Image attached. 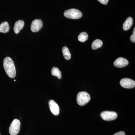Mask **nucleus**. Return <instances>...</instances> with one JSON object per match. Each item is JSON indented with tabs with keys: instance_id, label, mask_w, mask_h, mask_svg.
<instances>
[{
	"instance_id": "nucleus-1",
	"label": "nucleus",
	"mask_w": 135,
	"mask_h": 135,
	"mask_svg": "<svg viewBox=\"0 0 135 135\" xmlns=\"http://www.w3.org/2000/svg\"><path fill=\"white\" fill-rule=\"evenodd\" d=\"M3 65L5 72L8 76L11 79L15 78L16 71L15 64L12 59L9 57H5L3 60Z\"/></svg>"
},
{
	"instance_id": "nucleus-2",
	"label": "nucleus",
	"mask_w": 135,
	"mask_h": 135,
	"mask_svg": "<svg viewBox=\"0 0 135 135\" xmlns=\"http://www.w3.org/2000/svg\"><path fill=\"white\" fill-rule=\"evenodd\" d=\"M64 16L70 19H77L82 17V13L80 10L76 9H70L65 11Z\"/></svg>"
},
{
	"instance_id": "nucleus-3",
	"label": "nucleus",
	"mask_w": 135,
	"mask_h": 135,
	"mask_svg": "<svg viewBox=\"0 0 135 135\" xmlns=\"http://www.w3.org/2000/svg\"><path fill=\"white\" fill-rule=\"evenodd\" d=\"M90 99V96L88 93L86 92H80L77 94V103L81 106H83L88 103Z\"/></svg>"
},
{
	"instance_id": "nucleus-4",
	"label": "nucleus",
	"mask_w": 135,
	"mask_h": 135,
	"mask_svg": "<svg viewBox=\"0 0 135 135\" xmlns=\"http://www.w3.org/2000/svg\"><path fill=\"white\" fill-rule=\"evenodd\" d=\"M21 123L17 119H15L10 126L9 133L11 135H17L20 130Z\"/></svg>"
},
{
	"instance_id": "nucleus-5",
	"label": "nucleus",
	"mask_w": 135,
	"mask_h": 135,
	"mask_svg": "<svg viewBox=\"0 0 135 135\" xmlns=\"http://www.w3.org/2000/svg\"><path fill=\"white\" fill-rule=\"evenodd\" d=\"M100 116L104 120L111 121L116 119L118 117V114L115 112L107 111L102 112Z\"/></svg>"
},
{
	"instance_id": "nucleus-6",
	"label": "nucleus",
	"mask_w": 135,
	"mask_h": 135,
	"mask_svg": "<svg viewBox=\"0 0 135 135\" xmlns=\"http://www.w3.org/2000/svg\"><path fill=\"white\" fill-rule=\"evenodd\" d=\"M121 86L127 89H132L135 86V81L134 80L129 78H123L120 82Z\"/></svg>"
},
{
	"instance_id": "nucleus-7",
	"label": "nucleus",
	"mask_w": 135,
	"mask_h": 135,
	"mask_svg": "<svg viewBox=\"0 0 135 135\" xmlns=\"http://www.w3.org/2000/svg\"><path fill=\"white\" fill-rule=\"evenodd\" d=\"M43 26V23L41 20L35 19L32 22L31 29L33 32L39 31Z\"/></svg>"
},
{
	"instance_id": "nucleus-8",
	"label": "nucleus",
	"mask_w": 135,
	"mask_h": 135,
	"mask_svg": "<svg viewBox=\"0 0 135 135\" xmlns=\"http://www.w3.org/2000/svg\"><path fill=\"white\" fill-rule=\"evenodd\" d=\"M49 106L51 112L54 115L57 116L59 113V106L57 103L53 100H50L49 102Z\"/></svg>"
},
{
	"instance_id": "nucleus-9",
	"label": "nucleus",
	"mask_w": 135,
	"mask_h": 135,
	"mask_svg": "<svg viewBox=\"0 0 135 135\" xmlns=\"http://www.w3.org/2000/svg\"><path fill=\"white\" fill-rule=\"evenodd\" d=\"M128 60L123 57H119L114 62V65L116 67L121 68L127 66L128 65Z\"/></svg>"
},
{
	"instance_id": "nucleus-10",
	"label": "nucleus",
	"mask_w": 135,
	"mask_h": 135,
	"mask_svg": "<svg viewBox=\"0 0 135 135\" xmlns=\"http://www.w3.org/2000/svg\"><path fill=\"white\" fill-rule=\"evenodd\" d=\"M25 22L23 20H18L16 22L14 27V31L16 34H18L24 26Z\"/></svg>"
},
{
	"instance_id": "nucleus-11",
	"label": "nucleus",
	"mask_w": 135,
	"mask_h": 135,
	"mask_svg": "<svg viewBox=\"0 0 135 135\" xmlns=\"http://www.w3.org/2000/svg\"><path fill=\"white\" fill-rule=\"evenodd\" d=\"M133 19L131 17H128L123 25V29L124 31L129 30L133 26Z\"/></svg>"
},
{
	"instance_id": "nucleus-12",
	"label": "nucleus",
	"mask_w": 135,
	"mask_h": 135,
	"mask_svg": "<svg viewBox=\"0 0 135 135\" xmlns=\"http://www.w3.org/2000/svg\"><path fill=\"white\" fill-rule=\"evenodd\" d=\"M9 25L7 22H2L0 24V32L6 33L9 31Z\"/></svg>"
},
{
	"instance_id": "nucleus-13",
	"label": "nucleus",
	"mask_w": 135,
	"mask_h": 135,
	"mask_svg": "<svg viewBox=\"0 0 135 135\" xmlns=\"http://www.w3.org/2000/svg\"><path fill=\"white\" fill-rule=\"evenodd\" d=\"M62 52L64 57L66 60H69L71 58V54L69 49L67 47H64L62 49Z\"/></svg>"
},
{
	"instance_id": "nucleus-14",
	"label": "nucleus",
	"mask_w": 135,
	"mask_h": 135,
	"mask_svg": "<svg viewBox=\"0 0 135 135\" xmlns=\"http://www.w3.org/2000/svg\"><path fill=\"white\" fill-rule=\"evenodd\" d=\"M51 74L53 76L57 77L59 79L62 78L61 71H60L58 68L53 67L51 70Z\"/></svg>"
},
{
	"instance_id": "nucleus-15",
	"label": "nucleus",
	"mask_w": 135,
	"mask_h": 135,
	"mask_svg": "<svg viewBox=\"0 0 135 135\" xmlns=\"http://www.w3.org/2000/svg\"><path fill=\"white\" fill-rule=\"evenodd\" d=\"M103 42L99 39H97L93 42L92 44V48L93 50H96L97 49L103 46Z\"/></svg>"
},
{
	"instance_id": "nucleus-16",
	"label": "nucleus",
	"mask_w": 135,
	"mask_h": 135,
	"mask_svg": "<svg viewBox=\"0 0 135 135\" xmlns=\"http://www.w3.org/2000/svg\"><path fill=\"white\" fill-rule=\"evenodd\" d=\"M88 35L86 32H82L78 36V38L80 42H84L88 40Z\"/></svg>"
},
{
	"instance_id": "nucleus-17",
	"label": "nucleus",
	"mask_w": 135,
	"mask_h": 135,
	"mask_svg": "<svg viewBox=\"0 0 135 135\" xmlns=\"http://www.w3.org/2000/svg\"><path fill=\"white\" fill-rule=\"evenodd\" d=\"M130 40L132 42L134 43L135 42V28L133 30V34L130 36Z\"/></svg>"
},
{
	"instance_id": "nucleus-18",
	"label": "nucleus",
	"mask_w": 135,
	"mask_h": 135,
	"mask_svg": "<svg viewBox=\"0 0 135 135\" xmlns=\"http://www.w3.org/2000/svg\"><path fill=\"white\" fill-rule=\"evenodd\" d=\"M97 1L103 5H106L109 2V0H97Z\"/></svg>"
},
{
	"instance_id": "nucleus-19",
	"label": "nucleus",
	"mask_w": 135,
	"mask_h": 135,
	"mask_svg": "<svg viewBox=\"0 0 135 135\" xmlns=\"http://www.w3.org/2000/svg\"><path fill=\"white\" fill-rule=\"evenodd\" d=\"M113 135H126V134H125V132L123 131H119V132L115 133Z\"/></svg>"
},
{
	"instance_id": "nucleus-20",
	"label": "nucleus",
	"mask_w": 135,
	"mask_h": 135,
	"mask_svg": "<svg viewBox=\"0 0 135 135\" xmlns=\"http://www.w3.org/2000/svg\"><path fill=\"white\" fill-rule=\"evenodd\" d=\"M0 135H1V134H0Z\"/></svg>"
}]
</instances>
